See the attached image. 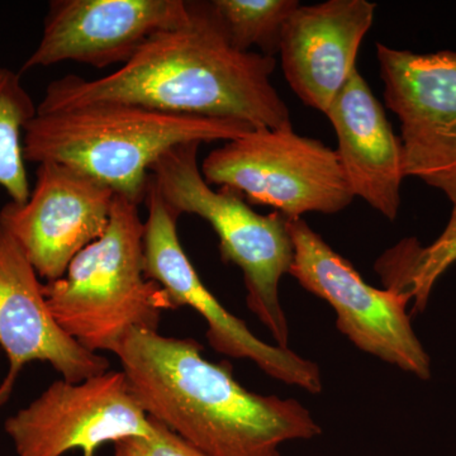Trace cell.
Listing matches in <instances>:
<instances>
[{
  "instance_id": "obj_6",
  "label": "cell",
  "mask_w": 456,
  "mask_h": 456,
  "mask_svg": "<svg viewBox=\"0 0 456 456\" xmlns=\"http://www.w3.org/2000/svg\"><path fill=\"white\" fill-rule=\"evenodd\" d=\"M209 185L233 189L246 202L288 220L344 211L354 200L338 151L293 126L253 128L212 150L200 167Z\"/></svg>"
},
{
  "instance_id": "obj_13",
  "label": "cell",
  "mask_w": 456,
  "mask_h": 456,
  "mask_svg": "<svg viewBox=\"0 0 456 456\" xmlns=\"http://www.w3.org/2000/svg\"><path fill=\"white\" fill-rule=\"evenodd\" d=\"M0 347L8 373L0 383V407L8 401L27 364H50L62 379L79 383L110 370L101 354L84 349L57 325L44 283L20 245L0 224Z\"/></svg>"
},
{
  "instance_id": "obj_19",
  "label": "cell",
  "mask_w": 456,
  "mask_h": 456,
  "mask_svg": "<svg viewBox=\"0 0 456 456\" xmlns=\"http://www.w3.org/2000/svg\"><path fill=\"white\" fill-rule=\"evenodd\" d=\"M150 419V417H149ZM151 419L154 434L149 437H132L114 444V456H206L180 439L165 426Z\"/></svg>"
},
{
  "instance_id": "obj_2",
  "label": "cell",
  "mask_w": 456,
  "mask_h": 456,
  "mask_svg": "<svg viewBox=\"0 0 456 456\" xmlns=\"http://www.w3.org/2000/svg\"><path fill=\"white\" fill-rule=\"evenodd\" d=\"M202 351L194 338L136 329L114 355L146 415L206 456H281L284 443L321 434L298 401L248 391Z\"/></svg>"
},
{
  "instance_id": "obj_7",
  "label": "cell",
  "mask_w": 456,
  "mask_h": 456,
  "mask_svg": "<svg viewBox=\"0 0 456 456\" xmlns=\"http://www.w3.org/2000/svg\"><path fill=\"white\" fill-rule=\"evenodd\" d=\"M293 261L289 274L305 290L325 299L338 314L336 326L355 346L422 380L431 359L411 325L406 297L369 285L349 260L336 253L302 218L289 220Z\"/></svg>"
},
{
  "instance_id": "obj_17",
  "label": "cell",
  "mask_w": 456,
  "mask_h": 456,
  "mask_svg": "<svg viewBox=\"0 0 456 456\" xmlns=\"http://www.w3.org/2000/svg\"><path fill=\"white\" fill-rule=\"evenodd\" d=\"M36 112L20 74L0 66V187L14 203H25L31 193L23 137Z\"/></svg>"
},
{
  "instance_id": "obj_9",
  "label": "cell",
  "mask_w": 456,
  "mask_h": 456,
  "mask_svg": "<svg viewBox=\"0 0 456 456\" xmlns=\"http://www.w3.org/2000/svg\"><path fill=\"white\" fill-rule=\"evenodd\" d=\"M143 233L145 275L167 293L176 310L191 307L206 320L207 338L213 350L233 359H248L281 382L310 393L322 391L316 362L256 338L244 321L233 316L204 285L189 260L178 235L179 213L165 202L150 179L145 198Z\"/></svg>"
},
{
  "instance_id": "obj_3",
  "label": "cell",
  "mask_w": 456,
  "mask_h": 456,
  "mask_svg": "<svg viewBox=\"0 0 456 456\" xmlns=\"http://www.w3.org/2000/svg\"><path fill=\"white\" fill-rule=\"evenodd\" d=\"M237 119L185 116L125 103L37 113L23 137L26 161L82 171L131 202H145L152 167L174 147L237 139Z\"/></svg>"
},
{
  "instance_id": "obj_14",
  "label": "cell",
  "mask_w": 456,
  "mask_h": 456,
  "mask_svg": "<svg viewBox=\"0 0 456 456\" xmlns=\"http://www.w3.org/2000/svg\"><path fill=\"white\" fill-rule=\"evenodd\" d=\"M368 0H329L299 5L281 35V69L305 106L326 113L356 70L360 45L374 22Z\"/></svg>"
},
{
  "instance_id": "obj_1",
  "label": "cell",
  "mask_w": 456,
  "mask_h": 456,
  "mask_svg": "<svg viewBox=\"0 0 456 456\" xmlns=\"http://www.w3.org/2000/svg\"><path fill=\"white\" fill-rule=\"evenodd\" d=\"M277 60L237 50L211 2H189L182 25L155 33L127 64L99 79L69 74L47 86L37 113L125 103L160 112L237 119L254 128L292 125L273 86Z\"/></svg>"
},
{
  "instance_id": "obj_11",
  "label": "cell",
  "mask_w": 456,
  "mask_h": 456,
  "mask_svg": "<svg viewBox=\"0 0 456 456\" xmlns=\"http://www.w3.org/2000/svg\"><path fill=\"white\" fill-rule=\"evenodd\" d=\"M114 191L82 171L57 163L38 164L25 203L9 200L0 224L20 245L38 277L55 281L71 261L103 235Z\"/></svg>"
},
{
  "instance_id": "obj_12",
  "label": "cell",
  "mask_w": 456,
  "mask_h": 456,
  "mask_svg": "<svg viewBox=\"0 0 456 456\" xmlns=\"http://www.w3.org/2000/svg\"><path fill=\"white\" fill-rule=\"evenodd\" d=\"M188 16L184 0H53L22 71L65 61L95 69L125 65L151 36Z\"/></svg>"
},
{
  "instance_id": "obj_18",
  "label": "cell",
  "mask_w": 456,
  "mask_h": 456,
  "mask_svg": "<svg viewBox=\"0 0 456 456\" xmlns=\"http://www.w3.org/2000/svg\"><path fill=\"white\" fill-rule=\"evenodd\" d=\"M213 12L237 50L275 57L285 23L301 5L297 0H213Z\"/></svg>"
},
{
  "instance_id": "obj_5",
  "label": "cell",
  "mask_w": 456,
  "mask_h": 456,
  "mask_svg": "<svg viewBox=\"0 0 456 456\" xmlns=\"http://www.w3.org/2000/svg\"><path fill=\"white\" fill-rule=\"evenodd\" d=\"M200 143L174 147L152 167L150 179L165 202L211 224L224 263L241 270L248 310L269 330L275 345L288 347L289 326L279 299V281L289 273L293 242L289 220L281 213L255 212L233 189H213L198 164Z\"/></svg>"
},
{
  "instance_id": "obj_10",
  "label": "cell",
  "mask_w": 456,
  "mask_h": 456,
  "mask_svg": "<svg viewBox=\"0 0 456 456\" xmlns=\"http://www.w3.org/2000/svg\"><path fill=\"white\" fill-rule=\"evenodd\" d=\"M5 434L17 456H97L107 444L149 437L155 428L122 370L79 383L55 380L28 406L8 417Z\"/></svg>"
},
{
  "instance_id": "obj_4",
  "label": "cell",
  "mask_w": 456,
  "mask_h": 456,
  "mask_svg": "<svg viewBox=\"0 0 456 456\" xmlns=\"http://www.w3.org/2000/svg\"><path fill=\"white\" fill-rule=\"evenodd\" d=\"M145 221L139 204L114 196L103 235L71 261L65 275L44 284L57 325L84 349L114 354L132 330L159 331L176 311L161 285L145 275Z\"/></svg>"
},
{
  "instance_id": "obj_8",
  "label": "cell",
  "mask_w": 456,
  "mask_h": 456,
  "mask_svg": "<svg viewBox=\"0 0 456 456\" xmlns=\"http://www.w3.org/2000/svg\"><path fill=\"white\" fill-rule=\"evenodd\" d=\"M386 106L401 122L406 178L456 207V53H415L378 42Z\"/></svg>"
},
{
  "instance_id": "obj_16",
  "label": "cell",
  "mask_w": 456,
  "mask_h": 456,
  "mask_svg": "<svg viewBox=\"0 0 456 456\" xmlns=\"http://www.w3.org/2000/svg\"><path fill=\"white\" fill-rule=\"evenodd\" d=\"M456 263V207L445 230L432 244L422 246L416 239H404L375 261L386 289L406 297L412 312H424L435 284Z\"/></svg>"
},
{
  "instance_id": "obj_15",
  "label": "cell",
  "mask_w": 456,
  "mask_h": 456,
  "mask_svg": "<svg viewBox=\"0 0 456 456\" xmlns=\"http://www.w3.org/2000/svg\"><path fill=\"white\" fill-rule=\"evenodd\" d=\"M338 136V159L354 197L397 220L404 175L401 137L358 69L326 110Z\"/></svg>"
}]
</instances>
